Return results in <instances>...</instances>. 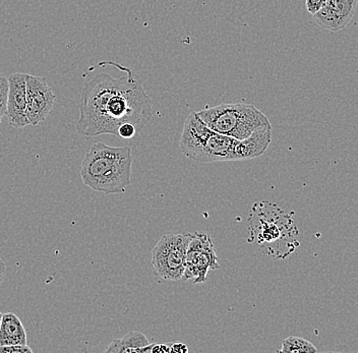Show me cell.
Listing matches in <instances>:
<instances>
[{"label":"cell","instance_id":"8","mask_svg":"<svg viewBox=\"0 0 358 353\" xmlns=\"http://www.w3.org/2000/svg\"><path fill=\"white\" fill-rule=\"evenodd\" d=\"M56 96L44 78L27 77V117L32 126H38L52 111Z\"/></svg>","mask_w":358,"mask_h":353},{"label":"cell","instance_id":"15","mask_svg":"<svg viewBox=\"0 0 358 353\" xmlns=\"http://www.w3.org/2000/svg\"><path fill=\"white\" fill-rule=\"evenodd\" d=\"M8 80L4 75H0V124L2 117L6 115V102H8Z\"/></svg>","mask_w":358,"mask_h":353},{"label":"cell","instance_id":"3","mask_svg":"<svg viewBox=\"0 0 358 353\" xmlns=\"http://www.w3.org/2000/svg\"><path fill=\"white\" fill-rule=\"evenodd\" d=\"M248 228L250 240L265 247L275 258H285L299 245V230L291 217L278 206L268 202L252 206Z\"/></svg>","mask_w":358,"mask_h":353},{"label":"cell","instance_id":"1","mask_svg":"<svg viewBox=\"0 0 358 353\" xmlns=\"http://www.w3.org/2000/svg\"><path fill=\"white\" fill-rule=\"evenodd\" d=\"M112 66L125 73L114 79L100 73L87 82L80 104L77 131L85 137L113 135L123 124H133L142 131L152 118L151 99L133 69L115 62H103L98 66Z\"/></svg>","mask_w":358,"mask_h":353},{"label":"cell","instance_id":"18","mask_svg":"<svg viewBox=\"0 0 358 353\" xmlns=\"http://www.w3.org/2000/svg\"><path fill=\"white\" fill-rule=\"evenodd\" d=\"M327 0H306V8L310 15H315L324 8Z\"/></svg>","mask_w":358,"mask_h":353},{"label":"cell","instance_id":"19","mask_svg":"<svg viewBox=\"0 0 358 353\" xmlns=\"http://www.w3.org/2000/svg\"><path fill=\"white\" fill-rule=\"evenodd\" d=\"M187 353L189 352V347L185 343L170 344V353Z\"/></svg>","mask_w":358,"mask_h":353},{"label":"cell","instance_id":"22","mask_svg":"<svg viewBox=\"0 0 358 353\" xmlns=\"http://www.w3.org/2000/svg\"><path fill=\"white\" fill-rule=\"evenodd\" d=\"M2 314L0 312V324H1Z\"/></svg>","mask_w":358,"mask_h":353},{"label":"cell","instance_id":"9","mask_svg":"<svg viewBox=\"0 0 358 353\" xmlns=\"http://www.w3.org/2000/svg\"><path fill=\"white\" fill-rule=\"evenodd\" d=\"M27 77L28 73H15L8 78L6 116L10 126L15 129L30 124L27 117Z\"/></svg>","mask_w":358,"mask_h":353},{"label":"cell","instance_id":"6","mask_svg":"<svg viewBox=\"0 0 358 353\" xmlns=\"http://www.w3.org/2000/svg\"><path fill=\"white\" fill-rule=\"evenodd\" d=\"M190 238L192 233H169L160 238L152 251L156 275L167 281L182 278Z\"/></svg>","mask_w":358,"mask_h":353},{"label":"cell","instance_id":"2","mask_svg":"<svg viewBox=\"0 0 358 353\" xmlns=\"http://www.w3.org/2000/svg\"><path fill=\"white\" fill-rule=\"evenodd\" d=\"M133 153L129 147L97 143L85 156L80 178L85 185L105 194L124 193L131 185Z\"/></svg>","mask_w":358,"mask_h":353},{"label":"cell","instance_id":"20","mask_svg":"<svg viewBox=\"0 0 358 353\" xmlns=\"http://www.w3.org/2000/svg\"><path fill=\"white\" fill-rule=\"evenodd\" d=\"M170 344L171 343L153 344V345H152L151 353H170Z\"/></svg>","mask_w":358,"mask_h":353},{"label":"cell","instance_id":"21","mask_svg":"<svg viewBox=\"0 0 358 353\" xmlns=\"http://www.w3.org/2000/svg\"><path fill=\"white\" fill-rule=\"evenodd\" d=\"M4 275H6V263L0 258V285H1L2 281H3Z\"/></svg>","mask_w":358,"mask_h":353},{"label":"cell","instance_id":"11","mask_svg":"<svg viewBox=\"0 0 358 353\" xmlns=\"http://www.w3.org/2000/svg\"><path fill=\"white\" fill-rule=\"evenodd\" d=\"M272 142V127L257 129L250 137L239 141L236 147V161L254 159L265 153Z\"/></svg>","mask_w":358,"mask_h":353},{"label":"cell","instance_id":"7","mask_svg":"<svg viewBox=\"0 0 358 353\" xmlns=\"http://www.w3.org/2000/svg\"><path fill=\"white\" fill-rule=\"evenodd\" d=\"M220 268L214 243L208 234L194 232L187 252L185 270L181 280H192L194 284L207 281L209 270Z\"/></svg>","mask_w":358,"mask_h":353},{"label":"cell","instance_id":"4","mask_svg":"<svg viewBox=\"0 0 358 353\" xmlns=\"http://www.w3.org/2000/svg\"><path fill=\"white\" fill-rule=\"evenodd\" d=\"M239 140L209 129L196 111L187 116L181 133V153L200 163L236 161V147Z\"/></svg>","mask_w":358,"mask_h":353},{"label":"cell","instance_id":"17","mask_svg":"<svg viewBox=\"0 0 358 353\" xmlns=\"http://www.w3.org/2000/svg\"><path fill=\"white\" fill-rule=\"evenodd\" d=\"M32 348L27 345H3L0 346V353H32Z\"/></svg>","mask_w":358,"mask_h":353},{"label":"cell","instance_id":"13","mask_svg":"<svg viewBox=\"0 0 358 353\" xmlns=\"http://www.w3.org/2000/svg\"><path fill=\"white\" fill-rule=\"evenodd\" d=\"M152 345L145 334L133 331L124 337L115 339L109 344L105 352L107 353H145L151 352Z\"/></svg>","mask_w":358,"mask_h":353},{"label":"cell","instance_id":"12","mask_svg":"<svg viewBox=\"0 0 358 353\" xmlns=\"http://www.w3.org/2000/svg\"><path fill=\"white\" fill-rule=\"evenodd\" d=\"M27 332L21 319L13 312L2 315L0 324V346L27 345Z\"/></svg>","mask_w":358,"mask_h":353},{"label":"cell","instance_id":"14","mask_svg":"<svg viewBox=\"0 0 358 353\" xmlns=\"http://www.w3.org/2000/svg\"><path fill=\"white\" fill-rule=\"evenodd\" d=\"M280 352L285 353H313L317 352V348L306 339L301 337L290 336L282 342Z\"/></svg>","mask_w":358,"mask_h":353},{"label":"cell","instance_id":"16","mask_svg":"<svg viewBox=\"0 0 358 353\" xmlns=\"http://www.w3.org/2000/svg\"><path fill=\"white\" fill-rule=\"evenodd\" d=\"M138 131V129L133 124L127 122V124H123L118 129L117 137L122 138L123 140H131V138L136 137Z\"/></svg>","mask_w":358,"mask_h":353},{"label":"cell","instance_id":"10","mask_svg":"<svg viewBox=\"0 0 358 353\" xmlns=\"http://www.w3.org/2000/svg\"><path fill=\"white\" fill-rule=\"evenodd\" d=\"M357 4L358 0H327L324 8L313 17L324 30L339 32L355 17Z\"/></svg>","mask_w":358,"mask_h":353},{"label":"cell","instance_id":"5","mask_svg":"<svg viewBox=\"0 0 358 353\" xmlns=\"http://www.w3.org/2000/svg\"><path fill=\"white\" fill-rule=\"evenodd\" d=\"M209 129L222 135L245 140L257 129L271 126L267 116L252 104L230 103L196 113Z\"/></svg>","mask_w":358,"mask_h":353}]
</instances>
